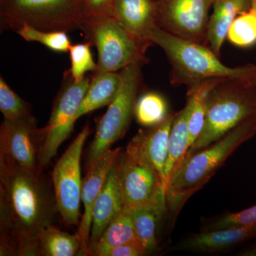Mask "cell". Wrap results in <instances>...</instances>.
Returning <instances> with one entry per match:
<instances>
[{"instance_id":"cell-1","label":"cell","mask_w":256,"mask_h":256,"mask_svg":"<svg viewBox=\"0 0 256 256\" xmlns=\"http://www.w3.org/2000/svg\"><path fill=\"white\" fill-rule=\"evenodd\" d=\"M0 183L2 228L14 234L18 255H40V236L52 225L54 210L40 172L0 160Z\"/></svg>"},{"instance_id":"cell-2","label":"cell","mask_w":256,"mask_h":256,"mask_svg":"<svg viewBox=\"0 0 256 256\" xmlns=\"http://www.w3.org/2000/svg\"><path fill=\"white\" fill-rule=\"evenodd\" d=\"M161 47L171 64L170 84L193 88L206 80H237L256 84V64L227 66L210 47L186 41L156 26L146 36Z\"/></svg>"},{"instance_id":"cell-3","label":"cell","mask_w":256,"mask_h":256,"mask_svg":"<svg viewBox=\"0 0 256 256\" xmlns=\"http://www.w3.org/2000/svg\"><path fill=\"white\" fill-rule=\"evenodd\" d=\"M256 134V116L242 121L213 144L184 160L170 178L166 206L176 218L188 198L214 176L229 156Z\"/></svg>"},{"instance_id":"cell-4","label":"cell","mask_w":256,"mask_h":256,"mask_svg":"<svg viewBox=\"0 0 256 256\" xmlns=\"http://www.w3.org/2000/svg\"><path fill=\"white\" fill-rule=\"evenodd\" d=\"M204 102V126L184 160L218 140L242 121L256 116V84L220 80L207 92Z\"/></svg>"},{"instance_id":"cell-5","label":"cell","mask_w":256,"mask_h":256,"mask_svg":"<svg viewBox=\"0 0 256 256\" xmlns=\"http://www.w3.org/2000/svg\"><path fill=\"white\" fill-rule=\"evenodd\" d=\"M2 26L16 32L23 25L43 31L82 28V0H0Z\"/></svg>"},{"instance_id":"cell-6","label":"cell","mask_w":256,"mask_h":256,"mask_svg":"<svg viewBox=\"0 0 256 256\" xmlns=\"http://www.w3.org/2000/svg\"><path fill=\"white\" fill-rule=\"evenodd\" d=\"M80 30L98 50L97 70L94 73L117 72L131 64L148 62L146 52L151 45L138 41L114 18H85Z\"/></svg>"},{"instance_id":"cell-7","label":"cell","mask_w":256,"mask_h":256,"mask_svg":"<svg viewBox=\"0 0 256 256\" xmlns=\"http://www.w3.org/2000/svg\"><path fill=\"white\" fill-rule=\"evenodd\" d=\"M142 64H133L120 70L122 82L117 96L98 126L87 154L88 168L127 132L134 114L141 79Z\"/></svg>"},{"instance_id":"cell-8","label":"cell","mask_w":256,"mask_h":256,"mask_svg":"<svg viewBox=\"0 0 256 256\" xmlns=\"http://www.w3.org/2000/svg\"><path fill=\"white\" fill-rule=\"evenodd\" d=\"M121 183L126 210L166 200L162 178L136 137L122 152Z\"/></svg>"},{"instance_id":"cell-9","label":"cell","mask_w":256,"mask_h":256,"mask_svg":"<svg viewBox=\"0 0 256 256\" xmlns=\"http://www.w3.org/2000/svg\"><path fill=\"white\" fill-rule=\"evenodd\" d=\"M89 134L90 128L86 124L57 162L52 173L56 207L67 225L79 223L82 182L80 160Z\"/></svg>"},{"instance_id":"cell-10","label":"cell","mask_w":256,"mask_h":256,"mask_svg":"<svg viewBox=\"0 0 256 256\" xmlns=\"http://www.w3.org/2000/svg\"><path fill=\"white\" fill-rule=\"evenodd\" d=\"M66 80L56 99L48 124L43 128V143L40 154V168L42 170L56 154L62 143L73 131L75 116L82 104L90 79L86 77L82 82H74L68 72Z\"/></svg>"},{"instance_id":"cell-11","label":"cell","mask_w":256,"mask_h":256,"mask_svg":"<svg viewBox=\"0 0 256 256\" xmlns=\"http://www.w3.org/2000/svg\"><path fill=\"white\" fill-rule=\"evenodd\" d=\"M156 25L174 36L205 45L214 0H158Z\"/></svg>"},{"instance_id":"cell-12","label":"cell","mask_w":256,"mask_h":256,"mask_svg":"<svg viewBox=\"0 0 256 256\" xmlns=\"http://www.w3.org/2000/svg\"><path fill=\"white\" fill-rule=\"evenodd\" d=\"M42 132L32 116L14 120L4 119L0 129V160L41 172L36 144L37 136Z\"/></svg>"},{"instance_id":"cell-13","label":"cell","mask_w":256,"mask_h":256,"mask_svg":"<svg viewBox=\"0 0 256 256\" xmlns=\"http://www.w3.org/2000/svg\"><path fill=\"white\" fill-rule=\"evenodd\" d=\"M121 151V148H117L108 150L102 153L89 168L86 176L82 181V201L84 210L76 234L82 245V249L79 252L80 256L89 255V240L92 232L94 205L102 190L108 174Z\"/></svg>"},{"instance_id":"cell-14","label":"cell","mask_w":256,"mask_h":256,"mask_svg":"<svg viewBox=\"0 0 256 256\" xmlns=\"http://www.w3.org/2000/svg\"><path fill=\"white\" fill-rule=\"evenodd\" d=\"M122 152L111 168L94 205L92 232L89 240V255H92L104 230L124 210V194L121 183Z\"/></svg>"},{"instance_id":"cell-15","label":"cell","mask_w":256,"mask_h":256,"mask_svg":"<svg viewBox=\"0 0 256 256\" xmlns=\"http://www.w3.org/2000/svg\"><path fill=\"white\" fill-rule=\"evenodd\" d=\"M256 239V225L204 230L192 234L178 242L176 250L196 252H216Z\"/></svg>"},{"instance_id":"cell-16","label":"cell","mask_w":256,"mask_h":256,"mask_svg":"<svg viewBox=\"0 0 256 256\" xmlns=\"http://www.w3.org/2000/svg\"><path fill=\"white\" fill-rule=\"evenodd\" d=\"M156 0H114L112 18L138 41L153 44L148 34L156 25Z\"/></svg>"},{"instance_id":"cell-17","label":"cell","mask_w":256,"mask_h":256,"mask_svg":"<svg viewBox=\"0 0 256 256\" xmlns=\"http://www.w3.org/2000/svg\"><path fill=\"white\" fill-rule=\"evenodd\" d=\"M252 0H214L207 30V44L220 57L224 40L235 18L252 8Z\"/></svg>"},{"instance_id":"cell-18","label":"cell","mask_w":256,"mask_h":256,"mask_svg":"<svg viewBox=\"0 0 256 256\" xmlns=\"http://www.w3.org/2000/svg\"><path fill=\"white\" fill-rule=\"evenodd\" d=\"M175 114H168L166 119L161 124L148 128L146 130H140L139 132L134 136L140 143L146 156L162 178L164 188V166L168 156L170 131Z\"/></svg>"},{"instance_id":"cell-19","label":"cell","mask_w":256,"mask_h":256,"mask_svg":"<svg viewBox=\"0 0 256 256\" xmlns=\"http://www.w3.org/2000/svg\"><path fill=\"white\" fill-rule=\"evenodd\" d=\"M192 108V100L188 97L184 108L175 114L170 131L168 156L165 164L164 176L166 190L170 178L182 164L188 146V122Z\"/></svg>"},{"instance_id":"cell-20","label":"cell","mask_w":256,"mask_h":256,"mask_svg":"<svg viewBox=\"0 0 256 256\" xmlns=\"http://www.w3.org/2000/svg\"><path fill=\"white\" fill-rule=\"evenodd\" d=\"M121 82L120 72L94 74L85 97L76 114V120L84 114L110 105L119 92Z\"/></svg>"},{"instance_id":"cell-21","label":"cell","mask_w":256,"mask_h":256,"mask_svg":"<svg viewBox=\"0 0 256 256\" xmlns=\"http://www.w3.org/2000/svg\"><path fill=\"white\" fill-rule=\"evenodd\" d=\"M166 210V200H163L130 210L136 236L146 254H151L158 247L156 226Z\"/></svg>"},{"instance_id":"cell-22","label":"cell","mask_w":256,"mask_h":256,"mask_svg":"<svg viewBox=\"0 0 256 256\" xmlns=\"http://www.w3.org/2000/svg\"><path fill=\"white\" fill-rule=\"evenodd\" d=\"M136 240H138L133 226L130 212L124 208L104 230L92 256H104V254L112 248Z\"/></svg>"},{"instance_id":"cell-23","label":"cell","mask_w":256,"mask_h":256,"mask_svg":"<svg viewBox=\"0 0 256 256\" xmlns=\"http://www.w3.org/2000/svg\"><path fill=\"white\" fill-rule=\"evenodd\" d=\"M82 249L76 235H70L50 225L42 230L40 236V255L74 256L79 255Z\"/></svg>"},{"instance_id":"cell-24","label":"cell","mask_w":256,"mask_h":256,"mask_svg":"<svg viewBox=\"0 0 256 256\" xmlns=\"http://www.w3.org/2000/svg\"><path fill=\"white\" fill-rule=\"evenodd\" d=\"M168 114V102L158 92H146L136 100L134 116L141 126L152 127L161 124Z\"/></svg>"},{"instance_id":"cell-25","label":"cell","mask_w":256,"mask_h":256,"mask_svg":"<svg viewBox=\"0 0 256 256\" xmlns=\"http://www.w3.org/2000/svg\"><path fill=\"white\" fill-rule=\"evenodd\" d=\"M227 38L235 46L246 48L256 43V10L252 8L238 15L229 28Z\"/></svg>"},{"instance_id":"cell-26","label":"cell","mask_w":256,"mask_h":256,"mask_svg":"<svg viewBox=\"0 0 256 256\" xmlns=\"http://www.w3.org/2000/svg\"><path fill=\"white\" fill-rule=\"evenodd\" d=\"M16 33L28 42H36L58 52H68L72 46L66 32L43 31L28 25H23Z\"/></svg>"},{"instance_id":"cell-27","label":"cell","mask_w":256,"mask_h":256,"mask_svg":"<svg viewBox=\"0 0 256 256\" xmlns=\"http://www.w3.org/2000/svg\"><path fill=\"white\" fill-rule=\"evenodd\" d=\"M92 46V43L88 42L70 46L69 54L72 67L68 73L74 82H82L86 78V72L97 70V64L94 62L90 50Z\"/></svg>"},{"instance_id":"cell-28","label":"cell","mask_w":256,"mask_h":256,"mask_svg":"<svg viewBox=\"0 0 256 256\" xmlns=\"http://www.w3.org/2000/svg\"><path fill=\"white\" fill-rule=\"evenodd\" d=\"M0 110L4 119L10 120L32 116L26 102L12 90L2 76L0 77Z\"/></svg>"},{"instance_id":"cell-29","label":"cell","mask_w":256,"mask_h":256,"mask_svg":"<svg viewBox=\"0 0 256 256\" xmlns=\"http://www.w3.org/2000/svg\"><path fill=\"white\" fill-rule=\"evenodd\" d=\"M256 225V204L236 213L228 214L210 224L206 230Z\"/></svg>"},{"instance_id":"cell-30","label":"cell","mask_w":256,"mask_h":256,"mask_svg":"<svg viewBox=\"0 0 256 256\" xmlns=\"http://www.w3.org/2000/svg\"><path fill=\"white\" fill-rule=\"evenodd\" d=\"M114 0H82L84 18L96 16L112 18Z\"/></svg>"},{"instance_id":"cell-31","label":"cell","mask_w":256,"mask_h":256,"mask_svg":"<svg viewBox=\"0 0 256 256\" xmlns=\"http://www.w3.org/2000/svg\"><path fill=\"white\" fill-rule=\"evenodd\" d=\"M146 252L138 240L126 242L108 250L104 256H143Z\"/></svg>"},{"instance_id":"cell-32","label":"cell","mask_w":256,"mask_h":256,"mask_svg":"<svg viewBox=\"0 0 256 256\" xmlns=\"http://www.w3.org/2000/svg\"><path fill=\"white\" fill-rule=\"evenodd\" d=\"M238 256H256V239H255V242L242 249V252H239Z\"/></svg>"},{"instance_id":"cell-33","label":"cell","mask_w":256,"mask_h":256,"mask_svg":"<svg viewBox=\"0 0 256 256\" xmlns=\"http://www.w3.org/2000/svg\"><path fill=\"white\" fill-rule=\"evenodd\" d=\"M252 8L256 10V0H252Z\"/></svg>"},{"instance_id":"cell-34","label":"cell","mask_w":256,"mask_h":256,"mask_svg":"<svg viewBox=\"0 0 256 256\" xmlns=\"http://www.w3.org/2000/svg\"><path fill=\"white\" fill-rule=\"evenodd\" d=\"M156 1H158V0H156Z\"/></svg>"}]
</instances>
